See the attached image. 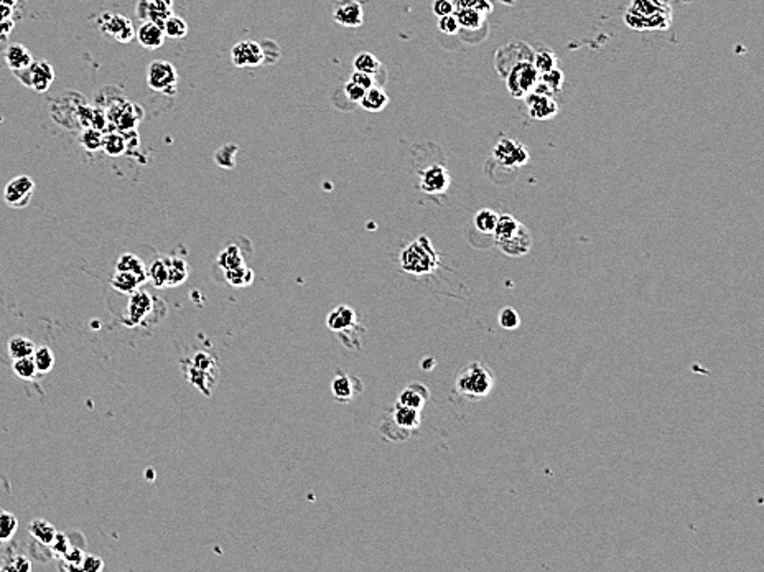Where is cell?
<instances>
[{"label": "cell", "mask_w": 764, "mask_h": 572, "mask_svg": "<svg viewBox=\"0 0 764 572\" xmlns=\"http://www.w3.org/2000/svg\"><path fill=\"white\" fill-rule=\"evenodd\" d=\"M624 20L634 30L667 29L671 24V10L661 0H634Z\"/></svg>", "instance_id": "1"}, {"label": "cell", "mask_w": 764, "mask_h": 572, "mask_svg": "<svg viewBox=\"0 0 764 572\" xmlns=\"http://www.w3.org/2000/svg\"><path fill=\"white\" fill-rule=\"evenodd\" d=\"M495 374L480 362H471L460 369L455 381L456 393L470 399H481L492 391Z\"/></svg>", "instance_id": "2"}, {"label": "cell", "mask_w": 764, "mask_h": 572, "mask_svg": "<svg viewBox=\"0 0 764 572\" xmlns=\"http://www.w3.org/2000/svg\"><path fill=\"white\" fill-rule=\"evenodd\" d=\"M438 264V254L427 236H420L418 240L408 242L401 252V266L412 275L432 274Z\"/></svg>", "instance_id": "3"}, {"label": "cell", "mask_w": 764, "mask_h": 572, "mask_svg": "<svg viewBox=\"0 0 764 572\" xmlns=\"http://www.w3.org/2000/svg\"><path fill=\"white\" fill-rule=\"evenodd\" d=\"M540 79L539 71L535 70L530 60L517 61L511 70H509L506 76L507 89L511 93L512 98H524L525 94H529L532 89L537 86Z\"/></svg>", "instance_id": "4"}, {"label": "cell", "mask_w": 764, "mask_h": 572, "mask_svg": "<svg viewBox=\"0 0 764 572\" xmlns=\"http://www.w3.org/2000/svg\"><path fill=\"white\" fill-rule=\"evenodd\" d=\"M524 99L527 113L534 121H550L559 114V104L554 99V94L545 84L540 83V79L537 86L529 94H525Z\"/></svg>", "instance_id": "5"}, {"label": "cell", "mask_w": 764, "mask_h": 572, "mask_svg": "<svg viewBox=\"0 0 764 572\" xmlns=\"http://www.w3.org/2000/svg\"><path fill=\"white\" fill-rule=\"evenodd\" d=\"M147 83L148 88L157 93L172 94L177 91L178 86V71L172 63L167 60L152 61L147 70Z\"/></svg>", "instance_id": "6"}, {"label": "cell", "mask_w": 764, "mask_h": 572, "mask_svg": "<svg viewBox=\"0 0 764 572\" xmlns=\"http://www.w3.org/2000/svg\"><path fill=\"white\" fill-rule=\"evenodd\" d=\"M492 157H495L496 162L502 167H522L529 162V150L521 141L502 137L496 144Z\"/></svg>", "instance_id": "7"}, {"label": "cell", "mask_w": 764, "mask_h": 572, "mask_svg": "<svg viewBox=\"0 0 764 572\" xmlns=\"http://www.w3.org/2000/svg\"><path fill=\"white\" fill-rule=\"evenodd\" d=\"M35 193V182L29 175H20L7 183L4 190V200L10 208H25L30 205Z\"/></svg>", "instance_id": "8"}, {"label": "cell", "mask_w": 764, "mask_h": 572, "mask_svg": "<svg viewBox=\"0 0 764 572\" xmlns=\"http://www.w3.org/2000/svg\"><path fill=\"white\" fill-rule=\"evenodd\" d=\"M98 25L104 35L113 36L114 40L120 41V44H129L135 36L132 22L127 17H124V15L103 14L98 20Z\"/></svg>", "instance_id": "9"}, {"label": "cell", "mask_w": 764, "mask_h": 572, "mask_svg": "<svg viewBox=\"0 0 764 572\" xmlns=\"http://www.w3.org/2000/svg\"><path fill=\"white\" fill-rule=\"evenodd\" d=\"M232 63L237 68H256L265 63L264 46L254 40H242L232 46Z\"/></svg>", "instance_id": "10"}, {"label": "cell", "mask_w": 764, "mask_h": 572, "mask_svg": "<svg viewBox=\"0 0 764 572\" xmlns=\"http://www.w3.org/2000/svg\"><path fill=\"white\" fill-rule=\"evenodd\" d=\"M157 299L152 297V294H148L147 290H135L134 294H130L129 305H127V324L135 327L142 325L147 320V317L155 310Z\"/></svg>", "instance_id": "11"}, {"label": "cell", "mask_w": 764, "mask_h": 572, "mask_svg": "<svg viewBox=\"0 0 764 572\" xmlns=\"http://www.w3.org/2000/svg\"><path fill=\"white\" fill-rule=\"evenodd\" d=\"M333 20L346 29H358L364 22L363 4L358 0H336L333 4Z\"/></svg>", "instance_id": "12"}, {"label": "cell", "mask_w": 764, "mask_h": 572, "mask_svg": "<svg viewBox=\"0 0 764 572\" xmlns=\"http://www.w3.org/2000/svg\"><path fill=\"white\" fill-rule=\"evenodd\" d=\"M450 187V173L442 163H432L420 173V188L427 195H442Z\"/></svg>", "instance_id": "13"}, {"label": "cell", "mask_w": 764, "mask_h": 572, "mask_svg": "<svg viewBox=\"0 0 764 572\" xmlns=\"http://www.w3.org/2000/svg\"><path fill=\"white\" fill-rule=\"evenodd\" d=\"M19 73H25V78H20L25 86L33 88L38 93H45L55 79V71L46 61H33L26 70Z\"/></svg>", "instance_id": "14"}, {"label": "cell", "mask_w": 764, "mask_h": 572, "mask_svg": "<svg viewBox=\"0 0 764 572\" xmlns=\"http://www.w3.org/2000/svg\"><path fill=\"white\" fill-rule=\"evenodd\" d=\"M496 245L504 254H507V256L519 257V256H524V254H527L530 251V247H532V235H530V231L527 230V228L521 225L519 226V230L514 233L511 238L496 242Z\"/></svg>", "instance_id": "15"}, {"label": "cell", "mask_w": 764, "mask_h": 572, "mask_svg": "<svg viewBox=\"0 0 764 572\" xmlns=\"http://www.w3.org/2000/svg\"><path fill=\"white\" fill-rule=\"evenodd\" d=\"M361 391H363V383H361L359 378H354V376L339 373L338 376H334V379L331 381V394L333 398L339 402H349L354 396L359 394Z\"/></svg>", "instance_id": "16"}, {"label": "cell", "mask_w": 764, "mask_h": 572, "mask_svg": "<svg viewBox=\"0 0 764 572\" xmlns=\"http://www.w3.org/2000/svg\"><path fill=\"white\" fill-rule=\"evenodd\" d=\"M137 40L145 50H158L162 48L165 44V31H163L162 25L155 22H145L140 25V29L137 30Z\"/></svg>", "instance_id": "17"}, {"label": "cell", "mask_w": 764, "mask_h": 572, "mask_svg": "<svg viewBox=\"0 0 764 572\" xmlns=\"http://www.w3.org/2000/svg\"><path fill=\"white\" fill-rule=\"evenodd\" d=\"M358 324V314L356 310L351 309L349 305H339L336 309L331 310L326 317V325L333 332H343L348 330Z\"/></svg>", "instance_id": "18"}, {"label": "cell", "mask_w": 764, "mask_h": 572, "mask_svg": "<svg viewBox=\"0 0 764 572\" xmlns=\"http://www.w3.org/2000/svg\"><path fill=\"white\" fill-rule=\"evenodd\" d=\"M392 422L407 432L415 431L422 422L420 411L401 404V402H396L394 409H392Z\"/></svg>", "instance_id": "19"}, {"label": "cell", "mask_w": 764, "mask_h": 572, "mask_svg": "<svg viewBox=\"0 0 764 572\" xmlns=\"http://www.w3.org/2000/svg\"><path fill=\"white\" fill-rule=\"evenodd\" d=\"M428 398H430V393L425 384L412 383V384H408L404 391H402L399 396V401L397 402H401V404L408 406V407H413V409L422 411L423 406L427 404Z\"/></svg>", "instance_id": "20"}, {"label": "cell", "mask_w": 764, "mask_h": 572, "mask_svg": "<svg viewBox=\"0 0 764 572\" xmlns=\"http://www.w3.org/2000/svg\"><path fill=\"white\" fill-rule=\"evenodd\" d=\"M5 63L14 73H19L26 70L33 63V56L24 45L14 44L5 50Z\"/></svg>", "instance_id": "21"}, {"label": "cell", "mask_w": 764, "mask_h": 572, "mask_svg": "<svg viewBox=\"0 0 764 572\" xmlns=\"http://www.w3.org/2000/svg\"><path fill=\"white\" fill-rule=\"evenodd\" d=\"M387 104H389V96H387L384 89L376 86V84L373 88L366 89L363 99L359 101L361 108L369 111V113H381V111L387 108Z\"/></svg>", "instance_id": "22"}, {"label": "cell", "mask_w": 764, "mask_h": 572, "mask_svg": "<svg viewBox=\"0 0 764 572\" xmlns=\"http://www.w3.org/2000/svg\"><path fill=\"white\" fill-rule=\"evenodd\" d=\"M143 282H147V280H143L142 277H139V275H135L132 272H122V271H115L113 280H110L113 287L118 290V292L125 294V295H130V294H134L135 290H139Z\"/></svg>", "instance_id": "23"}, {"label": "cell", "mask_w": 764, "mask_h": 572, "mask_svg": "<svg viewBox=\"0 0 764 572\" xmlns=\"http://www.w3.org/2000/svg\"><path fill=\"white\" fill-rule=\"evenodd\" d=\"M147 280H150L158 289L168 287V256L157 257L147 267Z\"/></svg>", "instance_id": "24"}, {"label": "cell", "mask_w": 764, "mask_h": 572, "mask_svg": "<svg viewBox=\"0 0 764 572\" xmlns=\"http://www.w3.org/2000/svg\"><path fill=\"white\" fill-rule=\"evenodd\" d=\"M455 17L458 20L460 29L466 30H478L486 24V17L482 14L478 12L476 9H455Z\"/></svg>", "instance_id": "25"}, {"label": "cell", "mask_w": 764, "mask_h": 572, "mask_svg": "<svg viewBox=\"0 0 764 572\" xmlns=\"http://www.w3.org/2000/svg\"><path fill=\"white\" fill-rule=\"evenodd\" d=\"M187 376H188L190 383L195 384L200 391H203L206 396L211 394L210 388L213 386L215 379L217 378V374L203 372V369H198V368L191 367V364H187Z\"/></svg>", "instance_id": "26"}, {"label": "cell", "mask_w": 764, "mask_h": 572, "mask_svg": "<svg viewBox=\"0 0 764 572\" xmlns=\"http://www.w3.org/2000/svg\"><path fill=\"white\" fill-rule=\"evenodd\" d=\"M115 271L122 272H132L139 275L143 280H147V267L142 262L140 257H137L135 254H122L115 262Z\"/></svg>", "instance_id": "27"}, {"label": "cell", "mask_w": 764, "mask_h": 572, "mask_svg": "<svg viewBox=\"0 0 764 572\" xmlns=\"http://www.w3.org/2000/svg\"><path fill=\"white\" fill-rule=\"evenodd\" d=\"M30 534L36 543L43 544V546H50V543L55 538L56 529L50 521L46 520H33L30 523Z\"/></svg>", "instance_id": "28"}, {"label": "cell", "mask_w": 764, "mask_h": 572, "mask_svg": "<svg viewBox=\"0 0 764 572\" xmlns=\"http://www.w3.org/2000/svg\"><path fill=\"white\" fill-rule=\"evenodd\" d=\"M522 223L519 220L514 218V216L511 215H501L497 216V223H496V228L495 231H492V236H495V241L500 242V241H504L507 240V238H511L514 233H516L519 230V226H521Z\"/></svg>", "instance_id": "29"}, {"label": "cell", "mask_w": 764, "mask_h": 572, "mask_svg": "<svg viewBox=\"0 0 764 572\" xmlns=\"http://www.w3.org/2000/svg\"><path fill=\"white\" fill-rule=\"evenodd\" d=\"M353 68H354V71L368 73V75L374 76L376 73L381 71L382 63L378 60V56L373 55V53L361 51V53H358L356 56H354Z\"/></svg>", "instance_id": "30"}, {"label": "cell", "mask_w": 764, "mask_h": 572, "mask_svg": "<svg viewBox=\"0 0 764 572\" xmlns=\"http://www.w3.org/2000/svg\"><path fill=\"white\" fill-rule=\"evenodd\" d=\"M188 272V264L185 259L168 256V287H175V285L185 282Z\"/></svg>", "instance_id": "31"}, {"label": "cell", "mask_w": 764, "mask_h": 572, "mask_svg": "<svg viewBox=\"0 0 764 572\" xmlns=\"http://www.w3.org/2000/svg\"><path fill=\"white\" fill-rule=\"evenodd\" d=\"M35 343L30 340V338H25V337H14L9 340V345H7V349H9V354L12 359H19V358H26V357H31L35 352Z\"/></svg>", "instance_id": "32"}, {"label": "cell", "mask_w": 764, "mask_h": 572, "mask_svg": "<svg viewBox=\"0 0 764 572\" xmlns=\"http://www.w3.org/2000/svg\"><path fill=\"white\" fill-rule=\"evenodd\" d=\"M226 280L232 287H247L254 282V272L246 264H242V266L226 271Z\"/></svg>", "instance_id": "33"}, {"label": "cell", "mask_w": 764, "mask_h": 572, "mask_svg": "<svg viewBox=\"0 0 764 572\" xmlns=\"http://www.w3.org/2000/svg\"><path fill=\"white\" fill-rule=\"evenodd\" d=\"M162 29L163 31H165V36H168V39L180 40L188 35V24L185 22L182 17H178V15H170V17H167V20L162 25Z\"/></svg>", "instance_id": "34"}, {"label": "cell", "mask_w": 764, "mask_h": 572, "mask_svg": "<svg viewBox=\"0 0 764 572\" xmlns=\"http://www.w3.org/2000/svg\"><path fill=\"white\" fill-rule=\"evenodd\" d=\"M217 264H220L224 271H229V269L239 267L246 262H244V256H242L241 249L234 245H231L220 254V257H217Z\"/></svg>", "instance_id": "35"}, {"label": "cell", "mask_w": 764, "mask_h": 572, "mask_svg": "<svg viewBox=\"0 0 764 572\" xmlns=\"http://www.w3.org/2000/svg\"><path fill=\"white\" fill-rule=\"evenodd\" d=\"M497 216L500 215L492 210H487V208L480 210L475 215V220H473L476 230L482 233V235H492V231H495L496 223H497Z\"/></svg>", "instance_id": "36"}, {"label": "cell", "mask_w": 764, "mask_h": 572, "mask_svg": "<svg viewBox=\"0 0 764 572\" xmlns=\"http://www.w3.org/2000/svg\"><path fill=\"white\" fill-rule=\"evenodd\" d=\"M19 529V520L14 513L0 510V543H7L15 536Z\"/></svg>", "instance_id": "37"}, {"label": "cell", "mask_w": 764, "mask_h": 572, "mask_svg": "<svg viewBox=\"0 0 764 572\" xmlns=\"http://www.w3.org/2000/svg\"><path fill=\"white\" fill-rule=\"evenodd\" d=\"M532 65L535 66V70L539 71V75H544V73L554 70V68H557L555 53L547 48L537 50L532 55Z\"/></svg>", "instance_id": "38"}, {"label": "cell", "mask_w": 764, "mask_h": 572, "mask_svg": "<svg viewBox=\"0 0 764 572\" xmlns=\"http://www.w3.org/2000/svg\"><path fill=\"white\" fill-rule=\"evenodd\" d=\"M31 358H33L35 367L36 369H38V373H48L53 367H55V354H53V352L48 347L35 348Z\"/></svg>", "instance_id": "39"}, {"label": "cell", "mask_w": 764, "mask_h": 572, "mask_svg": "<svg viewBox=\"0 0 764 572\" xmlns=\"http://www.w3.org/2000/svg\"><path fill=\"white\" fill-rule=\"evenodd\" d=\"M14 372L20 379H33L38 374V369L35 367V362L31 357L14 359Z\"/></svg>", "instance_id": "40"}, {"label": "cell", "mask_w": 764, "mask_h": 572, "mask_svg": "<svg viewBox=\"0 0 764 572\" xmlns=\"http://www.w3.org/2000/svg\"><path fill=\"white\" fill-rule=\"evenodd\" d=\"M564 81H565V76L559 66L547 73H544V75H540V83L545 84V86L550 89L552 94H557L562 91V88H564Z\"/></svg>", "instance_id": "41"}, {"label": "cell", "mask_w": 764, "mask_h": 572, "mask_svg": "<svg viewBox=\"0 0 764 572\" xmlns=\"http://www.w3.org/2000/svg\"><path fill=\"white\" fill-rule=\"evenodd\" d=\"M188 364H191V367H195V368H198V369H203V372H208V373L217 374V363H216V358L211 357L210 353L198 352V353L195 354L193 358H191V362H190Z\"/></svg>", "instance_id": "42"}, {"label": "cell", "mask_w": 764, "mask_h": 572, "mask_svg": "<svg viewBox=\"0 0 764 572\" xmlns=\"http://www.w3.org/2000/svg\"><path fill=\"white\" fill-rule=\"evenodd\" d=\"M497 320H500V325L504 328V330H516V328L521 325V317H519L517 312L511 309V307L502 309L500 317H497Z\"/></svg>", "instance_id": "43"}, {"label": "cell", "mask_w": 764, "mask_h": 572, "mask_svg": "<svg viewBox=\"0 0 764 572\" xmlns=\"http://www.w3.org/2000/svg\"><path fill=\"white\" fill-rule=\"evenodd\" d=\"M61 559L66 563V566L63 569H66V571H81V563L84 559V551L76 548V546H71V549L68 551V553L63 556Z\"/></svg>", "instance_id": "44"}, {"label": "cell", "mask_w": 764, "mask_h": 572, "mask_svg": "<svg viewBox=\"0 0 764 572\" xmlns=\"http://www.w3.org/2000/svg\"><path fill=\"white\" fill-rule=\"evenodd\" d=\"M50 548L53 551V554L58 556V558H63L68 551L71 549V541L70 538L66 536L65 533H58L55 534V538H53V541L50 543Z\"/></svg>", "instance_id": "45"}, {"label": "cell", "mask_w": 764, "mask_h": 572, "mask_svg": "<svg viewBox=\"0 0 764 572\" xmlns=\"http://www.w3.org/2000/svg\"><path fill=\"white\" fill-rule=\"evenodd\" d=\"M438 30L442 31V34H445V35H456V34H458L460 24H458V20H456L455 14L438 17Z\"/></svg>", "instance_id": "46"}, {"label": "cell", "mask_w": 764, "mask_h": 572, "mask_svg": "<svg viewBox=\"0 0 764 572\" xmlns=\"http://www.w3.org/2000/svg\"><path fill=\"white\" fill-rule=\"evenodd\" d=\"M2 571H12V572H30L31 563L30 559H26L25 556H15L10 559L9 564L2 566Z\"/></svg>", "instance_id": "47"}, {"label": "cell", "mask_w": 764, "mask_h": 572, "mask_svg": "<svg viewBox=\"0 0 764 572\" xmlns=\"http://www.w3.org/2000/svg\"><path fill=\"white\" fill-rule=\"evenodd\" d=\"M343 91H344V96H346L349 101H351V103L359 104V101L363 99V96H364V91H366V89H364V88H361L359 84L353 83L351 79H349V81H348L346 84H344Z\"/></svg>", "instance_id": "48"}, {"label": "cell", "mask_w": 764, "mask_h": 572, "mask_svg": "<svg viewBox=\"0 0 764 572\" xmlns=\"http://www.w3.org/2000/svg\"><path fill=\"white\" fill-rule=\"evenodd\" d=\"M432 12L435 17H443V15L453 14L455 12L453 0H433Z\"/></svg>", "instance_id": "49"}, {"label": "cell", "mask_w": 764, "mask_h": 572, "mask_svg": "<svg viewBox=\"0 0 764 572\" xmlns=\"http://www.w3.org/2000/svg\"><path fill=\"white\" fill-rule=\"evenodd\" d=\"M103 568H104V563H103V559L99 558V556L84 554V559L81 563V571H84V572H99V571H103Z\"/></svg>", "instance_id": "50"}, {"label": "cell", "mask_w": 764, "mask_h": 572, "mask_svg": "<svg viewBox=\"0 0 764 572\" xmlns=\"http://www.w3.org/2000/svg\"><path fill=\"white\" fill-rule=\"evenodd\" d=\"M349 79H351L353 83L359 84V86L364 88V89L373 88L376 84V79H374L373 75H368V73H361V71H354Z\"/></svg>", "instance_id": "51"}, {"label": "cell", "mask_w": 764, "mask_h": 572, "mask_svg": "<svg viewBox=\"0 0 764 572\" xmlns=\"http://www.w3.org/2000/svg\"><path fill=\"white\" fill-rule=\"evenodd\" d=\"M105 150H108L110 155H119V153L124 152V142H122V139L118 136H110L105 139Z\"/></svg>", "instance_id": "52"}, {"label": "cell", "mask_w": 764, "mask_h": 572, "mask_svg": "<svg viewBox=\"0 0 764 572\" xmlns=\"http://www.w3.org/2000/svg\"><path fill=\"white\" fill-rule=\"evenodd\" d=\"M473 9H476L478 12L485 15V17H487V14L492 12V2H491V0H478V4L475 5Z\"/></svg>", "instance_id": "53"}, {"label": "cell", "mask_w": 764, "mask_h": 572, "mask_svg": "<svg viewBox=\"0 0 764 572\" xmlns=\"http://www.w3.org/2000/svg\"><path fill=\"white\" fill-rule=\"evenodd\" d=\"M152 4L155 5L157 9L163 10V12H168L172 14V5H173V0H152Z\"/></svg>", "instance_id": "54"}, {"label": "cell", "mask_w": 764, "mask_h": 572, "mask_svg": "<svg viewBox=\"0 0 764 572\" xmlns=\"http://www.w3.org/2000/svg\"><path fill=\"white\" fill-rule=\"evenodd\" d=\"M12 14H14L12 7H9V5H5V4H0V24H2L4 20L12 19Z\"/></svg>", "instance_id": "55"}, {"label": "cell", "mask_w": 764, "mask_h": 572, "mask_svg": "<svg viewBox=\"0 0 764 572\" xmlns=\"http://www.w3.org/2000/svg\"><path fill=\"white\" fill-rule=\"evenodd\" d=\"M455 9H471L478 4V0H453Z\"/></svg>", "instance_id": "56"}, {"label": "cell", "mask_w": 764, "mask_h": 572, "mask_svg": "<svg viewBox=\"0 0 764 572\" xmlns=\"http://www.w3.org/2000/svg\"><path fill=\"white\" fill-rule=\"evenodd\" d=\"M435 364H437V363H435V359H433V358H425V359H423V362L420 363V367H422V368H425V369H432V368L435 367Z\"/></svg>", "instance_id": "57"}, {"label": "cell", "mask_w": 764, "mask_h": 572, "mask_svg": "<svg viewBox=\"0 0 764 572\" xmlns=\"http://www.w3.org/2000/svg\"><path fill=\"white\" fill-rule=\"evenodd\" d=\"M17 2H19V0H0V4L9 5V7H12V9L15 7V5H17Z\"/></svg>", "instance_id": "58"}, {"label": "cell", "mask_w": 764, "mask_h": 572, "mask_svg": "<svg viewBox=\"0 0 764 572\" xmlns=\"http://www.w3.org/2000/svg\"><path fill=\"white\" fill-rule=\"evenodd\" d=\"M497 2H501L504 5H514L516 4V0H497Z\"/></svg>", "instance_id": "59"}, {"label": "cell", "mask_w": 764, "mask_h": 572, "mask_svg": "<svg viewBox=\"0 0 764 572\" xmlns=\"http://www.w3.org/2000/svg\"><path fill=\"white\" fill-rule=\"evenodd\" d=\"M0 36H2V35H0ZM4 36H5V35H4Z\"/></svg>", "instance_id": "60"}]
</instances>
